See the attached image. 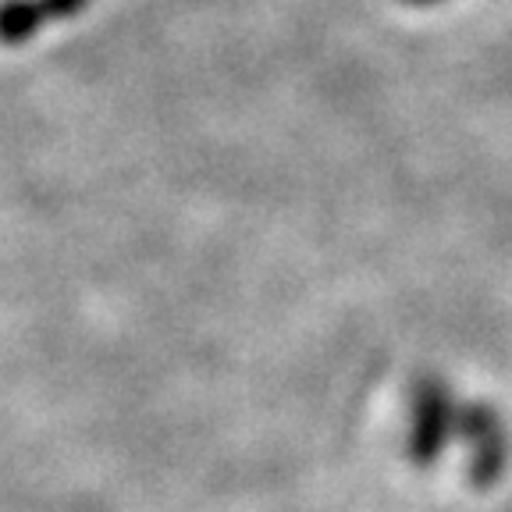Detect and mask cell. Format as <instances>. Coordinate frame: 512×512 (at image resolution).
I'll list each match as a JSON object with an SVG mask.
<instances>
[{
  "label": "cell",
  "mask_w": 512,
  "mask_h": 512,
  "mask_svg": "<svg viewBox=\"0 0 512 512\" xmlns=\"http://www.w3.org/2000/svg\"><path fill=\"white\" fill-rule=\"evenodd\" d=\"M402 4H413V8H434L441 0H402Z\"/></svg>",
  "instance_id": "cell-4"
},
{
  "label": "cell",
  "mask_w": 512,
  "mask_h": 512,
  "mask_svg": "<svg viewBox=\"0 0 512 512\" xmlns=\"http://www.w3.org/2000/svg\"><path fill=\"white\" fill-rule=\"evenodd\" d=\"M86 0H11L0 8V40L22 43L40 29L43 18H72Z\"/></svg>",
  "instance_id": "cell-3"
},
{
  "label": "cell",
  "mask_w": 512,
  "mask_h": 512,
  "mask_svg": "<svg viewBox=\"0 0 512 512\" xmlns=\"http://www.w3.org/2000/svg\"><path fill=\"white\" fill-rule=\"evenodd\" d=\"M459 406L452 402L441 381H420L409 406V459L416 466H434L445 452V445L456 438Z\"/></svg>",
  "instance_id": "cell-1"
},
{
  "label": "cell",
  "mask_w": 512,
  "mask_h": 512,
  "mask_svg": "<svg viewBox=\"0 0 512 512\" xmlns=\"http://www.w3.org/2000/svg\"><path fill=\"white\" fill-rule=\"evenodd\" d=\"M456 438L470 448V480L477 488H491L509 463V434L491 406H459Z\"/></svg>",
  "instance_id": "cell-2"
}]
</instances>
